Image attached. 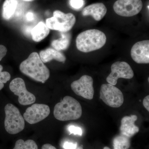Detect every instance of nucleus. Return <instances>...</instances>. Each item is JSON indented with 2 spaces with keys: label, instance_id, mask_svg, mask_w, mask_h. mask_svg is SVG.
<instances>
[{
  "label": "nucleus",
  "instance_id": "1",
  "mask_svg": "<svg viewBox=\"0 0 149 149\" xmlns=\"http://www.w3.org/2000/svg\"><path fill=\"white\" fill-rule=\"evenodd\" d=\"M19 70L22 73L38 82L44 83L50 76L49 70L37 52L32 53L28 58L22 61L19 65Z\"/></svg>",
  "mask_w": 149,
  "mask_h": 149
},
{
  "label": "nucleus",
  "instance_id": "2",
  "mask_svg": "<svg viewBox=\"0 0 149 149\" xmlns=\"http://www.w3.org/2000/svg\"><path fill=\"white\" fill-rule=\"evenodd\" d=\"M106 42V36L104 32L98 29H89L77 36L76 45L78 50L88 53L101 49Z\"/></svg>",
  "mask_w": 149,
  "mask_h": 149
},
{
  "label": "nucleus",
  "instance_id": "3",
  "mask_svg": "<svg viewBox=\"0 0 149 149\" xmlns=\"http://www.w3.org/2000/svg\"><path fill=\"white\" fill-rule=\"evenodd\" d=\"M82 114L81 104L70 96H65L54 108V116L60 121L77 120L80 118Z\"/></svg>",
  "mask_w": 149,
  "mask_h": 149
},
{
  "label": "nucleus",
  "instance_id": "4",
  "mask_svg": "<svg viewBox=\"0 0 149 149\" xmlns=\"http://www.w3.org/2000/svg\"><path fill=\"white\" fill-rule=\"evenodd\" d=\"M6 117L4 120L6 131L10 134H16L24 129L25 122L17 108L11 104L6 105L4 108Z\"/></svg>",
  "mask_w": 149,
  "mask_h": 149
},
{
  "label": "nucleus",
  "instance_id": "5",
  "mask_svg": "<svg viewBox=\"0 0 149 149\" xmlns=\"http://www.w3.org/2000/svg\"><path fill=\"white\" fill-rule=\"evenodd\" d=\"M76 22L73 14L65 13L61 11L55 10L53 16L46 19V25L49 29L67 32L71 29Z\"/></svg>",
  "mask_w": 149,
  "mask_h": 149
},
{
  "label": "nucleus",
  "instance_id": "6",
  "mask_svg": "<svg viewBox=\"0 0 149 149\" xmlns=\"http://www.w3.org/2000/svg\"><path fill=\"white\" fill-rule=\"evenodd\" d=\"M100 99L107 105L118 108L124 102V97L121 91L116 87L110 84H103L101 86Z\"/></svg>",
  "mask_w": 149,
  "mask_h": 149
},
{
  "label": "nucleus",
  "instance_id": "7",
  "mask_svg": "<svg viewBox=\"0 0 149 149\" xmlns=\"http://www.w3.org/2000/svg\"><path fill=\"white\" fill-rule=\"evenodd\" d=\"M143 6L141 0H117L113 4V8L118 15L130 17L139 14Z\"/></svg>",
  "mask_w": 149,
  "mask_h": 149
},
{
  "label": "nucleus",
  "instance_id": "8",
  "mask_svg": "<svg viewBox=\"0 0 149 149\" xmlns=\"http://www.w3.org/2000/svg\"><path fill=\"white\" fill-rule=\"evenodd\" d=\"M9 88L11 92L18 96V102L20 104L28 105L35 102L36 97L27 91L22 78L17 77L13 79L10 84Z\"/></svg>",
  "mask_w": 149,
  "mask_h": 149
},
{
  "label": "nucleus",
  "instance_id": "9",
  "mask_svg": "<svg viewBox=\"0 0 149 149\" xmlns=\"http://www.w3.org/2000/svg\"><path fill=\"white\" fill-rule=\"evenodd\" d=\"M134 76V72L127 63L117 61L111 66V72L107 78L108 83L115 86L120 78L130 79Z\"/></svg>",
  "mask_w": 149,
  "mask_h": 149
},
{
  "label": "nucleus",
  "instance_id": "10",
  "mask_svg": "<svg viewBox=\"0 0 149 149\" xmlns=\"http://www.w3.org/2000/svg\"><path fill=\"white\" fill-rule=\"evenodd\" d=\"M93 79L91 76L84 75L71 84L72 91L77 95L84 98L92 100L94 95Z\"/></svg>",
  "mask_w": 149,
  "mask_h": 149
},
{
  "label": "nucleus",
  "instance_id": "11",
  "mask_svg": "<svg viewBox=\"0 0 149 149\" xmlns=\"http://www.w3.org/2000/svg\"><path fill=\"white\" fill-rule=\"evenodd\" d=\"M50 113L49 107L47 105L34 104L26 109L23 117L29 124H35L47 117Z\"/></svg>",
  "mask_w": 149,
  "mask_h": 149
},
{
  "label": "nucleus",
  "instance_id": "12",
  "mask_svg": "<svg viewBox=\"0 0 149 149\" xmlns=\"http://www.w3.org/2000/svg\"><path fill=\"white\" fill-rule=\"evenodd\" d=\"M131 57L139 64L149 63V41L143 40L134 44L130 51Z\"/></svg>",
  "mask_w": 149,
  "mask_h": 149
},
{
  "label": "nucleus",
  "instance_id": "13",
  "mask_svg": "<svg viewBox=\"0 0 149 149\" xmlns=\"http://www.w3.org/2000/svg\"><path fill=\"white\" fill-rule=\"evenodd\" d=\"M137 119L138 117L134 115L123 118L120 129V134L130 139L138 133L139 131V128L135 124Z\"/></svg>",
  "mask_w": 149,
  "mask_h": 149
},
{
  "label": "nucleus",
  "instance_id": "14",
  "mask_svg": "<svg viewBox=\"0 0 149 149\" xmlns=\"http://www.w3.org/2000/svg\"><path fill=\"white\" fill-rule=\"evenodd\" d=\"M107 13V8L102 3H95L86 6L83 10V16H91L96 21H100L103 18Z\"/></svg>",
  "mask_w": 149,
  "mask_h": 149
},
{
  "label": "nucleus",
  "instance_id": "15",
  "mask_svg": "<svg viewBox=\"0 0 149 149\" xmlns=\"http://www.w3.org/2000/svg\"><path fill=\"white\" fill-rule=\"evenodd\" d=\"M40 57L41 60L44 63L55 60L60 62H64L66 57L63 54L52 48H48L45 50L41 51Z\"/></svg>",
  "mask_w": 149,
  "mask_h": 149
},
{
  "label": "nucleus",
  "instance_id": "16",
  "mask_svg": "<svg viewBox=\"0 0 149 149\" xmlns=\"http://www.w3.org/2000/svg\"><path fill=\"white\" fill-rule=\"evenodd\" d=\"M50 29L43 22H40L33 27L31 35L33 41L40 42L45 38L49 33Z\"/></svg>",
  "mask_w": 149,
  "mask_h": 149
},
{
  "label": "nucleus",
  "instance_id": "17",
  "mask_svg": "<svg viewBox=\"0 0 149 149\" xmlns=\"http://www.w3.org/2000/svg\"><path fill=\"white\" fill-rule=\"evenodd\" d=\"M61 35V38L53 40L51 44L52 47L58 51L66 49L70 44L71 39L70 34L67 32H62Z\"/></svg>",
  "mask_w": 149,
  "mask_h": 149
},
{
  "label": "nucleus",
  "instance_id": "18",
  "mask_svg": "<svg viewBox=\"0 0 149 149\" xmlns=\"http://www.w3.org/2000/svg\"><path fill=\"white\" fill-rule=\"evenodd\" d=\"M17 6V0H5L3 6V18L6 20L10 19L14 14Z\"/></svg>",
  "mask_w": 149,
  "mask_h": 149
},
{
  "label": "nucleus",
  "instance_id": "19",
  "mask_svg": "<svg viewBox=\"0 0 149 149\" xmlns=\"http://www.w3.org/2000/svg\"><path fill=\"white\" fill-rule=\"evenodd\" d=\"M130 146V139L126 136L120 134L113 139V149H128Z\"/></svg>",
  "mask_w": 149,
  "mask_h": 149
},
{
  "label": "nucleus",
  "instance_id": "20",
  "mask_svg": "<svg viewBox=\"0 0 149 149\" xmlns=\"http://www.w3.org/2000/svg\"><path fill=\"white\" fill-rule=\"evenodd\" d=\"M13 149H38V146L33 140L24 141L22 139H19L16 141Z\"/></svg>",
  "mask_w": 149,
  "mask_h": 149
},
{
  "label": "nucleus",
  "instance_id": "21",
  "mask_svg": "<svg viewBox=\"0 0 149 149\" xmlns=\"http://www.w3.org/2000/svg\"><path fill=\"white\" fill-rule=\"evenodd\" d=\"M3 66L0 65V91L3 88L4 84L10 80V74L8 72H2Z\"/></svg>",
  "mask_w": 149,
  "mask_h": 149
},
{
  "label": "nucleus",
  "instance_id": "22",
  "mask_svg": "<svg viewBox=\"0 0 149 149\" xmlns=\"http://www.w3.org/2000/svg\"><path fill=\"white\" fill-rule=\"evenodd\" d=\"M70 4L74 9H80L84 5V0H70Z\"/></svg>",
  "mask_w": 149,
  "mask_h": 149
},
{
  "label": "nucleus",
  "instance_id": "23",
  "mask_svg": "<svg viewBox=\"0 0 149 149\" xmlns=\"http://www.w3.org/2000/svg\"><path fill=\"white\" fill-rule=\"evenodd\" d=\"M68 130L70 134L79 135L80 136L82 135V129L80 127H77L74 125H70L68 127Z\"/></svg>",
  "mask_w": 149,
  "mask_h": 149
},
{
  "label": "nucleus",
  "instance_id": "24",
  "mask_svg": "<svg viewBox=\"0 0 149 149\" xmlns=\"http://www.w3.org/2000/svg\"><path fill=\"white\" fill-rule=\"evenodd\" d=\"M77 147L76 143H70L69 142H65L63 144V148L65 149H76Z\"/></svg>",
  "mask_w": 149,
  "mask_h": 149
},
{
  "label": "nucleus",
  "instance_id": "25",
  "mask_svg": "<svg viewBox=\"0 0 149 149\" xmlns=\"http://www.w3.org/2000/svg\"><path fill=\"white\" fill-rule=\"evenodd\" d=\"M7 49L4 46L0 45V61L6 54Z\"/></svg>",
  "mask_w": 149,
  "mask_h": 149
},
{
  "label": "nucleus",
  "instance_id": "26",
  "mask_svg": "<svg viewBox=\"0 0 149 149\" xmlns=\"http://www.w3.org/2000/svg\"><path fill=\"white\" fill-rule=\"evenodd\" d=\"M25 18L27 21H33L35 19V14L31 12H29L26 14V15H25Z\"/></svg>",
  "mask_w": 149,
  "mask_h": 149
},
{
  "label": "nucleus",
  "instance_id": "27",
  "mask_svg": "<svg viewBox=\"0 0 149 149\" xmlns=\"http://www.w3.org/2000/svg\"><path fill=\"white\" fill-rule=\"evenodd\" d=\"M143 105L145 108L149 111V96H147L145 97L143 100Z\"/></svg>",
  "mask_w": 149,
  "mask_h": 149
},
{
  "label": "nucleus",
  "instance_id": "28",
  "mask_svg": "<svg viewBox=\"0 0 149 149\" xmlns=\"http://www.w3.org/2000/svg\"><path fill=\"white\" fill-rule=\"evenodd\" d=\"M42 149H57L55 147L50 144H45L42 146Z\"/></svg>",
  "mask_w": 149,
  "mask_h": 149
},
{
  "label": "nucleus",
  "instance_id": "29",
  "mask_svg": "<svg viewBox=\"0 0 149 149\" xmlns=\"http://www.w3.org/2000/svg\"><path fill=\"white\" fill-rule=\"evenodd\" d=\"M76 149H83V146H80L77 147Z\"/></svg>",
  "mask_w": 149,
  "mask_h": 149
},
{
  "label": "nucleus",
  "instance_id": "30",
  "mask_svg": "<svg viewBox=\"0 0 149 149\" xmlns=\"http://www.w3.org/2000/svg\"><path fill=\"white\" fill-rule=\"evenodd\" d=\"M22 1H25L29 2L32 1H34V0H22Z\"/></svg>",
  "mask_w": 149,
  "mask_h": 149
},
{
  "label": "nucleus",
  "instance_id": "31",
  "mask_svg": "<svg viewBox=\"0 0 149 149\" xmlns=\"http://www.w3.org/2000/svg\"><path fill=\"white\" fill-rule=\"evenodd\" d=\"M103 149H111L110 148L108 147H104Z\"/></svg>",
  "mask_w": 149,
  "mask_h": 149
},
{
  "label": "nucleus",
  "instance_id": "32",
  "mask_svg": "<svg viewBox=\"0 0 149 149\" xmlns=\"http://www.w3.org/2000/svg\"><path fill=\"white\" fill-rule=\"evenodd\" d=\"M148 6V7H148V9H149V6Z\"/></svg>",
  "mask_w": 149,
  "mask_h": 149
},
{
  "label": "nucleus",
  "instance_id": "33",
  "mask_svg": "<svg viewBox=\"0 0 149 149\" xmlns=\"http://www.w3.org/2000/svg\"><path fill=\"white\" fill-rule=\"evenodd\" d=\"M148 82L149 81V77H148Z\"/></svg>",
  "mask_w": 149,
  "mask_h": 149
}]
</instances>
